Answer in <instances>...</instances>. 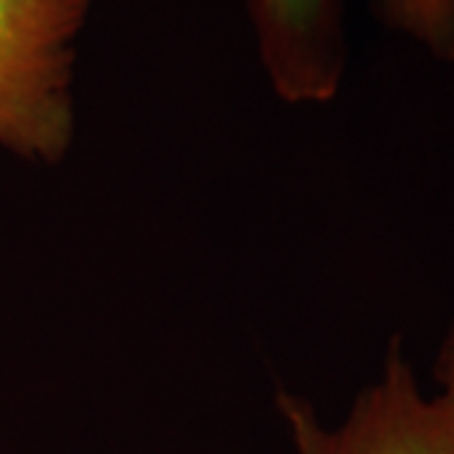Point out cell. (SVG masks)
<instances>
[{
    "label": "cell",
    "mask_w": 454,
    "mask_h": 454,
    "mask_svg": "<svg viewBox=\"0 0 454 454\" xmlns=\"http://www.w3.org/2000/svg\"><path fill=\"white\" fill-rule=\"evenodd\" d=\"M91 0H0V146L64 162L76 137V46Z\"/></svg>",
    "instance_id": "obj_1"
},
{
    "label": "cell",
    "mask_w": 454,
    "mask_h": 454,
    "mask_svg": "<svg viewBox=\"0 0 454 454\" xmlns=\"http://www.w3.org/2000/svg\"><path fill=\"white\" fill-rule=\"evenodd\" d=\"M376 16L439 64H454V0H373ZM265 79L293 106L339 97L348 43L343 0H247Z\"/></svg>",
    "instance_id": "obj_2"
},
{
    "label": "cell",
    "mask_w": 454,
    "mask_h": 454,
    "mask_svg": "<svg viewBox=\"0 0 454 454\" xmlns=\"http://www.w3.org/2000/svg\"><path fill=\"white\" fill-rule=\"evenodd\" d=\"M276 404L295 454H454V396L424 391L399 336L339 424L325 427L293 391H278Z\"/></svg>",
    "instance_id": "obj_3"
},
{
    "label": "cell",
    "mask_w": 454,
    "mask_h": 454,
    "mask_svg": "<svg viewBox=\"0 0 454 454\" xmlns=\"http://www.w3.org/2000/svg\"><path fill=\"white\" fill-rule=\"evenodd\" d=\"M432 379H434L439 391L454 396V321L447 328L442 343H439L437 356H434V364H432Z\"/></svg>",
    "instance_id": "obj_4"
}]
</instances>
